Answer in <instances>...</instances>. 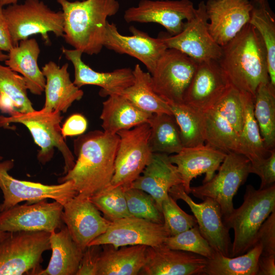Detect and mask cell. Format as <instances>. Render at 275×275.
I'll return each mask as SVG.
<instances>
[{
	"instance_id": "8",
	"label": "cell",
	"mask_w": 275,
	"mask_h": 275,
	"mask_svg": "<svg viewBox=\"0 0 275 275\" xmlns=\"http://www.w3.org/2000/svg\"><path fill=\"white\" fill-rule=\"evenodd\" d=\"M150 132L149 123H145L117 133L119 142L111 185L127 188L142 174L153 154L149 144Z\"/></svg>"
},
{
	"instance_id": "3",
	"label": "cell",
	"mask_w": 275,
	"mask_h": 275,
	"mask_svg": "<svg viewBox=\"0 0 275 275\" xmlns=\"http://www.w3.org/2000/svg\"><path fill=\"white\" fill-rule=\"evenodd\" d=\"M64 18L63 36L74 49L90 56L104 47L108 17L119 10L117 0H57Z\"/></svg>"
},
{
	"instance_id": "36",
	"label": "cell",
	"mask_w": 275,
	"mask_h": 275,
	"mask_svg": "<svg viewBox=\"0 0 275 275\" xmlns=\"http://www.w3.org/2000/svg\"><path fill=\"white\" fill-rule=\"evenodd\" d=\"M254 115L266 148L275 146V86L269 82L261 84L254 99Z\"/></svg>"
},
{
	"instance_id": "47",
	"label": "cell",
	"mask_w": 275,
	"mask_h": 275,
	"mask_svg": "<svg viewBox=\"0 0 275 275\" xmlns=\"http://www.w3.org/2000/svg\"><path fill=\"white\" fill-rule=\"evenodd\" d=\"M88 121L80 114L70 116L61 127V133L64 139L69 136L81 135L86 131Z\"/></svg>"
},
{
	"instance_id": "30",
	"label": "cell",
	"mask_w": 275,
	"mask_h": 275,
	"mask_svg": "<svg viewBox=\"0 0 275 275\" xmlns=\"http://www.w3.org/2000/svg\"><path fill=\"white\" fill-rule=\"evenodd\" d=\"M26 82L21 75L0 64V110L11 115L35 110L28 97Z\"/></svg>"
},
{
	"instance_id": "15",
	"label": "cell",
	"mask_w": 275,
	"mask_h": 275,
	"mask_svg": "<svg viewBox=\"0 0 275 275\" xmlns=\"http://www.w3.org/2000/svg\"><path fill=\"white\" fill-rule=\"evenodd\" d=\"M169 236L163 224L129 216L111 222L106 231L89 245L111 244L115 248L135 245L154 246L163 243Z\"/></svg>"
},
{
	"instance_id": "5",
	"label": "cell",
	"mask_w": 275,
	"mask_h": 275,
	"mask_svg": "<svg viewBox=\"0 0 275 275\" xmlns=\"http://www.w3.org/2000/svg\"><path fill=\"white\" fill-rule=\"evenodd\" d=\"M62 119L61 112L47 111L42 108L26 113L16 112L9 117L0 115V127L10 128L11 123L25 126L35 143L40 148L37 158L43 164L51 159L54 148H57L64 160V175L73 167L75 160L61 133L60 124Z\"/></svg>"
},
{
	"instance_id": "11",
	"label": "cell",
	"mask_w": 275,
	"mask_h": 275,
	"mask_svg": "<svg viewBox=\"0 0 275 275\" xmlns=\"http://www.w3.org/2000/svg\"><path fill=\"white\" fill-rule=\"evenodd\" d=\"M198 63L175 49L168 48L151 74L155 93L168 103H182Z\"/></svg>"
},
{
	"instance_id": "33",
	"label": "cell",
	"mask_w": 275,
	"mask_h": 275,
	"mask_svg": "<svg viewBox=\"0 0 275 275\" xmlns=\"http://www.w3.org/2000/svg\"><path fill=\"white\" fill-rule=\"evenodd\" d=\"M148 123L150 127L149 144L152 153L169 155L182 149L179 128L173 115L153 114Z\"/></svg>"
},
{
	"instance_id": "19",
	"label": "cell",
	"mask_w": 275,
	"mask_h": 275,
	"mask_svg": "<svg viewBox=\"0 0 275 275\" xmlns=\"http://www.w3.org/2000/svg\"><path fill=\"white\" fill-rule=\"evenodd\" d=\"M62 219L73 240L84 251L111 223L101 215L89 199L78 195L63 205Z\"/></svg>"
},
{
	"instance_id": "24",
	"label": "cell",
	"mask_w": 275,
	"mask_h": 275,
	"mask_svg": "<svg viewBox=\"0 0 275 275\" xmlns=\"http://www.w3.org/2000/svg\"><path fill=\"white\" fill-rule=\"evenodd\" d=\"M182 182L177 167L171 162L169 155L153 153L142 174L128 187L140 189L149 194L161 211L162 202L169 196L170 188Z\"/></svg>"
},
{
	"instance_id": "40",
	"label": "cell",
	"mask_w": 275,
	"mask_h": 275,
	"mask_svg": "<svg viewBox=\"0 0 275 275\" xmlns=\"http://www.w3.org/2000/svg\"><path fill=\"white\" fill-rule=\"evenodd\" d=\"M125 196L128 210L131 216L157 224H163L162 213L149 194L140 189L128 187L125 188Z\"/></svg>"
},
{
	"instance_id": "7",
	"label": "cell",
	"mask_w": 275,
	"mask_h": 275,
	"mask_svg": "<svg viewBox=\"0 0 275 275\" xmlns=\"http://www.w3.org/2000/svg\"><path fill=\"white\" fill-rule=\"evenodd\" d=\"M50 232H12L0 242V275L36 274L42 254L50 249Z\"/></svg>"
},
{
	"instance_id": "20",
	"label": "cell",
	"mask_w": 275,
	"mask_h": 275,
	"mask_svg": "<svg viewBox=\"0 0 275 275\" xmlns=\"http://www.w3.org/2000/svg\"><path fill=\"white\" fill-rule=\"evenodd\" d=\"M205 7L210 34L223 46L249 23L252 6L250 0H207Z\"/></svg>"
},
{
	"instance_id": "34",
	"label": "cell",
	"mask_w": 275,
	"mask_h": 275,
	"mask_svg": "<svg viewBox=\"0 0 275 275\" xmlns=\"http://www.w3.org/2000/svg\"><path fill=\"white\" fill-rule=\"evenodd\" d=\"M249 23L254 26L265 45L270 82L275 86V15L268 0H250Z\"/></svg>"
},
{
	"instance_id": "49",
	"label": "cell",
	"mask_w": 275,
	"mask_h": 275,
	"mask_svg": "<svg viewBox=\"0 0 275 275\" xmlns=\"http://www.w3.org/2000/svg\"><path fill=\"white\" fill-rule=\"evenodd\" d=\"M257 275L275 274V256H260Z\"/></svg>"
},
{
	"instance_id": "44",
	"label": "cell",
	"mask_w": 275,
	"mask_h": 275,
	"mask_svg": "<svg viewBox=\"0 0 275 275\" xmlns=\"http://www.w3.org/2000/svg\"><path fill=\"white\" fill-rule=\"evenodd\" d=\"M256 243L262 246L261 255L275 256V210L271 213L259 228L255 244Z\"/></svg>"
},
{
	"instance_id": "21",
	"label": "cell",
	"mask_w": 275,
	"mask_h": 275,
	"mask_svg": "<svg viewBox=\"0 0 275 275\" xmlns=\"http://www.w3.org/2000/svg\"><path fill=\"white\" fill-rule=\"evenodd\" d=\"M207 259L193 253L173 250L163 243L147 246L146 262L139 274H203Z\"/></svg>"
},
{
	"instance_id": "9",
	"label": "cell",
	"mask_w": 275,
	"mask_h": 275,
	"mask_svg": "<svg viewBox=\"0 0 275 275\" xmlns=\"http://www.w3.org/2000/svg\"><path fill=\"white\" fill-rule=\"evenodd\" d=\"M14 167V160L0 162V188L4 201L0 212L7 210L22 201L33 203L51 199L62 204L77 195L72 181L56 185H46L17 179L9 174Z\"/></svg>"
},
{
	"instance_id": "31",
	"label": "cell",
	"mask_w": 275,
	"mask_h": 275,
	"mask_svg": "<svg viewBox=\"0 0 275 275\" xmlns=\"http://www.w3.org/2000/svg\"><path fill=\"white\" fill-rule=\"evenodd\" d=\"M133 84L120 94L137 107L146 113L173 115L168 103L154 91L151 85V75L145 72L138 64L132 70Z\"/></svg>"
},
{
	"instance_id": "26",
	"label": "cell",
	"mask_w": 275,
	"mask_h": 275,
	"mask_svg": "<svg viewBox=\"0 0 275 275\" xmlns=\"http://www.w3.org/2000/svg\"><path fill=\"white\" fill-rule=\"evenodd\" d=\"M40 51L37 41L28 38L14 46L5 61L7 66L23 76L28 90L36 95L42 94L45 85V78L38 64Z\"/></svg>"
},
{
	"instance_id": "41",
	"label": "cell",
	"mask_w": 275,
	"mask_h": 275,
	"mask_svg": "<svg viewBox=\"0 0 275 275\" xmlns=\"http://www.w3.org/2000/svg\"><path fill=\"white\" fill-rule=\"evenodd\" d=\"M163 243L171 249L193 253L207 259L212 258L215 252L201 234L198 224L177 235L168 237Z\"/></svg>"
},
{
	"instance_id": "10",
	"label": "cell",
	"mask_w": 275,
	"mask_h": 275,
	"mask_svg": "<svg viewBox=\"0 0 275 275\" xmlns=\"http://www.w3.org/2000/svg\"><path fill=\"white\" fill-rule=\"evenodd\" d=\"M250 161L244 155L235 152L227 154L218 173L211 180L198 186L190 187V194L204 200L212 198L221 207L223 218L234 210L233 200L250 173Z\"/></svg>"
},
{
	"instance_id": "35",
	"label": "cell",
	"mask_w": 275,
	"mask_h": 275,
	"mask_svg": "<svg viewBox=\"0 0 275 275\" xmlns=\"http://www.w3.org/2000/svg\"><path fill=\"white\" fill-rule=\"evenodd\" d=\"M262 246L256 243L246 253L235 257H227L215 252L207 259L204 275H257V263Z\"/></svg>"
},
{
	"instance_id": "53",
	"label": "cell",
	"mask_w": 275,
	"mask_h": 275,
	"mask_svg": "<svg viewBox=\"0 0 275 275\" xmlns=\"http://www.w3.org/2000/svg\"><path fill=\"white\" fill-rule=\"evenodd\" d=\"M3 159V157L0 155V161Z\"/></svg>"
},
{
	"instance_id": "42",
	"label": "cell",
	"mask_w": 275,
	"mask_h": 275,
	"mask_svg": "<svg viewBox=\"0 0 275 275\" xmlns=\"http://www.w3.org/2000/svg\"><path fill=\"white\" fill-rule=\"evenodd\" d=\"M243 94L231 86L213 107L239 134L244 122Z\"/></svg>"
},
{
	"instance_id": "1",
	"label": "cell",
	"mask_w": 275,
	"mask_h": 275,
	"mask_svg": "<svg viewBox=\"0 0 275 275\" xmlns=\"http://www.w3.org/2000/svg\"><path fill=\"white\" fill-rule=\"evenodd\" d=\"M119 142L117 134L95 130L74 140L76 156L73 167L58 179L59 183L72 181L77 195L90 199L110 185Z\"/></svg>"
},
{
	"instance_id": "46",
	"label": "cell",
	"mask_w": 275,
	"mask_h": 275,
	"mask_svg": "<svg viewBox=\"0 0 275 275\" xmlns=\"http://www.w3.org/2000/svg\"><path fill=\"white\" fill-rule=\"evenodd\" d=\"M101 245L88 246L84 251L78 269L75 275H97Z\"/></svg>"
},
{
	"instance_id": "2",
	"label": "cell",
	"mask_w": 275,
	"mask_h": 275,
	"mask_svg": "<svg viewBox=\"0 0 275 275\" xmlns=\"http://www.w3.org/2000/svg\"><path fill=\"white\" fill-rule=\"evenodd\" d=\"M221 47L218 62L231 85L254 98L258 86L270 81L267 51L260 35L248 23Z\"/></svg>"
},
{
	"instance_id": "32",
	"label": "cell",
	"mask_w": 275,
	"mask_h": 275,
	"mask_svg": "<svg viewBox=\"0 0 275 275\" xmlns=\"http://www.w3.org/2000/svg\"><path fill=\"white\" fill-rule=\"evenodd\" d=\"M203 113L206 144L227 154L243 155L239 134L228 121L213 107Z\"/></svg>"
},
{
	"instance_id": "4",
	"label": "cell",
	"mask_w": 275,
	"mask_h": 275,
	"mask_svg": "<svg viewBox=\"0 0 275 275\" xmlns=\"http://www.w3.org/2000/svg\"><path fill=\"white\" fill-rule=\"evenodd\" d=\"M274 210L275 184L261 189L246 185L241 205L223 218L226 227L234 232L230 257L243 254L254 245L259 228Z\"/></svg>"
},
{
	"instance_id": "50",
	"label": "cell",
	"mask_w": 275,
	"mask_h": 275,
	"mask_svg": "<svg viewBox=\"0 0 275 275\" xmlns=\"http://www.w3.org/2000/svg\"><path fill=\"white\" fill-rule=\"evenodd\" d=\"M19 0H0V4L2 6H8L18 3Z\"/></svg>"
},
{
	"instance_id": "14",
	"label": "cell",
	"mask_w": 275,
	"mask_h": 275,
	"mask_svg": "<svg viewBox=\"0 0 275 275\" xmlns=\"http://www.w3.org/2000/svg\"><path fill=\"white\" fill-rule=\"evenodd\" d=\"M169 195L176 201L182 200L188 205L202 235L215 252L230 257L232 242L229 229L224 223L221 207L217 202L206 197L203 202L196 203L185 191L182 184L172 186Z\"/></svg>"
},
{
	"instance_id": "17",
	"label": "cell",
	"mask_w": 275,
	"mask_h": 275,
	"mask_svg": "<svg viewBox=\"0 0 275 275\" xmlns=\"http://www.w3.org/2000/svg\"><path fill=\"white\" fill-rule=\"evenodd\" d=\"M231 86L217 61L198 63L183 103L204 113L213 107Z\"/></svg>"
},
{
	"instance_id": "23",
	"label": "cell",
	"mask_w": 275,
	"mask_h": 275,
	"mask_svg": "<svg viewBox=\"0 0 275 275\" xmlns=\"http://www.w3.org/2000/svg\"><path fill=\"white\" fill-rule=\"evenodd\" d=\"M227 153L204 144L193 147H183L178 153L169 156L182 179L185 191L190 194V182L198 176L205 174L203 183L214 175L225 159Z\"/></svg>"
},
{
	"instance_id": "12",
	"label": "cell",
	"mask_w": 275,
	"mask_h": 275,
	"mask_svg": "<svg viewBox=\"0 0 275 275\" xmlns=\"http://www.w3.org/2000/svg\"><path fill=\"white\" fill-rule=\"evenodd\" d=\"M161 39L168 48L179 50L198 63L218 61L222 54V47L216 43L209 32L204 1L199 3L194 15L185 22L179 33Z\"/></svg>"
},
{
	"instance_id": "38",
	"label": "cell",
	"mask_w": 275,
	"mask_h": 275,
	"mask_svg": "<svg viewBox=\"0 0 275 275\" xmlns=\"http://www.w3.org/2000/svg\"><path fill=\"white\" fill-rule=\"evenodd\" d=\"M168 104L178 125L183 147L204 145L205 139L203 113L183 103Z\"/></svg>"
},
{
	"instance_id": "37",
	"label": "cell",
	"mask_w": 275,
	"mask_h": 275,
	"mask_svg": "<svg viewBox=\"0 0 275 275\" xmlns=\"http://www.w3.org/2000/svg\"><path fill=\"white\" fill-rule=\"evenodd\" d=\"M254 97L243 94L244 122L239 134L243 155L251 165L257 164L270 154L260 134L259 126L254 115Z\"/></svg>"
},
{
	"instance_id": "52",
	"label": "cell",
	"mask_w": 275,
	"mask_h": 275,
	"mask_svg": "<svg viewBox=\"0 0 275 275\" xmlns=\"http://www.w3.org/2000/svg\"><path fill=\"white\" fill-rule=\"evenodd\" d=\"M8 58V55L0 49V62L5 61Z\"/></svg>"
},
{
	"instance_id": "13",
	"label": "cell",
	"mask_w": 275,
	"mask_h": 275,
	"mask_svg": "<svg viewBox=\"0 0 275 275\" xmlns=\"http://www.w3.org/2000/svg\"><path fill=\"white\" fill-rule=\"evenodd\" d=\"M63 205L46 200L15 206L0 212V229L5 232L44 231L61 228Z\"/></svg>"
},
{
	"instance_id": "28",
	"label": "cell",
	"mask_w": 275,
	"mask_h": 275,
	"mask_svg": "<svg viewBox=\"0 0 275 275\" xmlns=\"http://www.w3.org/2000/svg\"><path fill=\"white\" fill-rule=\"evenodd\" d=\"M52 255L47 267L36 275H75L82 258V250L73 240L66 226L60 231L50 232Z\"/></svg>"
},
{
	"instance_id": "27",
	"label": "cell",
	"mask_w": 275,
	"mask_h": 275,
	"mask_svg": "<svg viewBox=\"0 0 275 275\" xmlns=\"http://www.w3.org/2000/svg\"><path fill=\"white\" fill-rule=\"evenodd\" d=\"M101 246L97 275H136L145 265L146 245Z\"/></svg>"
},
{
	"instance_id": "18",
	"label": "cell",
	"mask_w": 275,
	"mask_h": 275,
	"mask_svg": "<svg viewBox=\"0 0 275 275\" xmlns=\"http://www.w3.org/2000/svg\"><path fill=\"white\" fill-rule=\"evenodd\" d=\"M132 35L120 33L116 25L107 22L104 47L120 54H126L141 62L151 74L168 49L161 38H155L133 26L129 28Z\"/></svg>"
},
{
	"instance_id": "45",
	"label": "cell",
	"mask_w": 275,
	"mask_h": 275,
	"mask_svg": "<svg viewBox=\"0 0 275 275\" xmlns=\"http://www.w3.org/2000/svg\"><path fill=\"white\" fill-rule=\"evenodd\" d=\"M250 173L257 175L261 179L259 189L269 187L275 183V150H270V154L255 165L250 166Z\"/></svg>"
},
{
	"instance_id": "51",
	"label": "cell",
	"mask_w": 275,
	"mask_h": 275,
	"mask_svg": "<svg viewBox=\"0 0 275 275\" xmlns=\"http://www.w3.org/2000/svg\"><path fill=\"white\" fill-rule=\"evenodd\" d=\"M11 232H5L0 229V242L8 237Z\"/></svg>"
},
{
	"instance_id": "39",
	"label": "cell",
	"mask_w": 275,
	"mask_h": 275,
	"mask_svg": "<svg viewBox=\"0 0 275 275\" xmlns=\"http://www.w3.org/2000/svg\"><path fill=\"white\" fill-rule=\"evenodd\" d=\"M89 199L111 222L131 216L128 210L123 186L110 185Z\"/></svg>"
},
{
	"instance_id": "22",
	"label": "cell",
	"mask_w": 275,
	"mask_h": 275,
	"mask_svg": "<svg viewBox=\"0 0 275 275\" xmlns=\"http://www.w3.org/2000/svg\"><path fill=\"white\" fill-rule=\"evenodd\" d=\"M65 58L73 65L74 84L80 88L85 85H94L101 88L99 94L104 97L113 94H120L131 86L134 81L132 70L122 68L111 72H102L95 71L82 60L83 53L75 49L62 47Z\"/></svg>"
},
{
	"instance_id": "16",
	"label": "cell",
	"mask_w": 275,
	"mask_h": 275,
	"mask_svg": "<svg viewBox=\"0 0 275 275\" xmlns=\"http://www.w3.org/2000/svg\"><path fill=\"white\" fill-rule=\"evenodd\" d=\"M195 8L190 0H141L124 14L127 23H156L175 35L194 15Z\"/></svg>"
},
{
	"instance_id": "29",
	"label": "cell",
	"mask_w": 275,
	"mask_h": 275,
	"mask_svg": "<svg viewBox=\"0 0 275 275\" xmlns=\"http://www.w3.org/2000/svg\"><path fill=\"white\" fill-rule=\"evenodd\" d=\"M102 104L101 127L104 132L110 134L148 123L153 115L142 111L119 94L108 96Z\"/></svg>"
},
{
	"instance_id": "43",
	"label": "cell",
	"mask_w": 275,
	"mask_h": 275,
	"mask_svg": "<svg viewBox=\"0 0 275 275\" xmlns=\"http://www.w3.org/2000/svg\"><path fill=\"white\" fill-rule=\"evenodd\" d=\"M163 225L169 236L177 235L197 225L194 216L184 211L169 195L162 202Z\"/></svg>"
},
{
	"instance_id": "25",
	"label": "cell",
	"mask_w": 275,
	"mask_h": 275,
	"mask_svg": "<svg viewBox=\"0 0 275 275\" xmlns=\"http://www.w3.org/2000/svg\"><path fill=\"white\" fill-rule=\"evenodd\" d=\"M68 66V63L60 67L49 61L42 67L45 78L44 110L65 113L74 102L83 97V91L70 79Z\"/></svg>"
},
{
	"instance_id": "6",
	"label": "cell",
	"mask_w": 275,
	"mask_h": 275,
	"mask_svg": "<svg viewBox=\"0 0 275 275\" xmlns=\"http://www.w3.org/2000/svg\"><path fill=\"white\" fill-rule=\"evenodd\" d=\"M10 34L14 46L29 37L40 35L47 44L48 33L63 37L64 18L62 11H55L40 0H25L4 8Z\"/></svg>"
},
{
	"instance_id": "48",
	"label": "cell",
	"mask_w": 275,
	"mask_h": 275,
	"mask_svg": "<svg viewBox=\"0 0 275 275\" xmlns=\"http://www.w3.org/2000/svg\"><path fill=\"white\" fill-rule=\"evenodd\" d=\"M14 46L4 15V8L0 4V49L9 52Z\"/></svg>"
}]
</instances>
